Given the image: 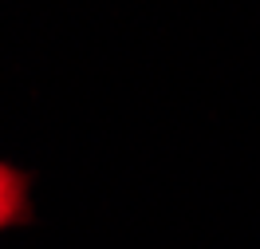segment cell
Segmentation results:
<instances>
[{"mask_svg": "<svg viewBox=\"0 0 260 249\" xmlns=\"http://www.w3.org/2000/svg\"><path fill=\"white\" fill-rule=\"evenodd\" d=\"M24 210H28V186H24V174H16L12 166L0 162V230H4L8 222H16Z\"/></svg>", "mask_w": 260, "mask_h": 249, "instance_id": "6da1fadb", "label": "cell"}]
</instances>
